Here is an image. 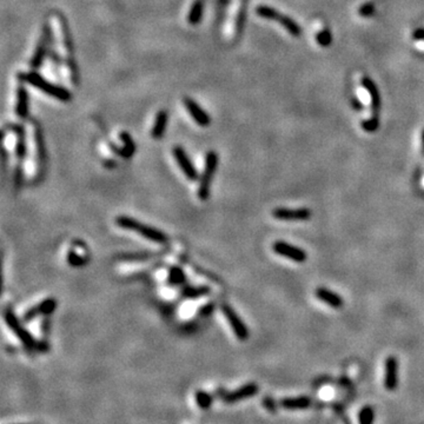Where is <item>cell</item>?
Instances as JSON below:
<instances>
[{
	"instance_id": "obj_1",
	"label": "cell",
	"mask_w": 424,
	"mask_h": 424,
	"mask_svg": "<svg viewBox=\"0 0 424 424\" xmlns=\"http://www.w3.org/2000/svg\"><path fill=\"white\" fill-rule=\"evenodd\" d=\"M115 223L117 224L118 228L123 229V230L136 232L139 236L150 240V242L164 245V244H167L168 240H170L167 234H165L164 231L153 228V226L144 224V223L139 222V220L132 218V217L130 216H125V214L117 216L115 219Z\"/></svg>"
},
{
	"instance_id": "obj_2",
	"label": "cell",
	"mask_w": 424,
	"mask_h": 424,
	"mask_svg": "<svg viewBox=\"0 0 424 424\" xmlns=\"http://www.w3.org/2000/svg\"><path fill=\"white\" fill-rule=\"evenodd\" d=\"M219 164V157L216 151H209L205 156L204 168H203L202 175L199 177V185L197 196L202 202H206L210 198L211 184L213 181V176L216 173Z\"/></svg>"
},
{
	"instance_id": "obj_3",
	"label": "cell",
	"mask_w": 424,
	"mask_h": 424,
	"mask_svg": "<svg viewBox=\"0 0 424 424\" xmlns=\"http://www.w3.org/2000/svg\"><path fill=\"white\" fill-rule=\"evenodd\" d=\"M4 319L5 323L10 328V330L17 336V338L19 339L20 343L23 344V347H24L28 353L38 350V342L36 341V338H34L30 331L25 329V327L22 324V322L19 321L12 309L5 310Z\"/></svg>"
},
{
	"instance_id": "obj_4",
	"label": "cell",
	"mask_w": 424,
	"mask_h": 424,
	"mask_svg": "<svg viewBox=\"0 0 424 424\" xmlns=\"http://www.w3.org/2000/svg\"><path fill=\"white\" fill-rule=\"evenodd\" d=\"M357 97L361 100V103L369 109L368 118H378L379 110V95L378 90L373 80L367 77H363L361 80V86L357 88Z\"/></svg>"
},
{
	"instance_id": "obj_5",
	"label": "cell",
	"mask_w": 424,
	"mask_h": 424,
	"mask_svg": "<svg viewBox=\"0 0 424 424\" xmlns=\"http://www.w3.org/2000/svg\"><path fill=\"white\" fill-rule=\"evenodd\" d=\"M25 80L27 83H30L32 86L43 91L44 94L51 95V97L56 98L58 100L62 101H69L71 100L72 94L69 90L62 88V86H57L54 84L50 83L48 80H46L45 78H43L42 75L37 72H30V73L25 74Z\"/></svg>"
},
{
	"instance_id": "obj_6",
	"label": "cell",
	"mask_w": 424,
	"mask_h": 424,
	"mask_svg": "<svg viewBox=\"0 0 424 424\" xmlns=\"http://www.w3.org/2000/svg\"><path fill=\"white\" fill-rule=\"evenodd\" d=\"M256 13L264 19L278 22L287 32H289L290 34H291V36L298 37L301 34V28L300 26L297 25V23L293 22V20L291 18H289L287 16L278 13L275 8L265 6V5H259V6L256 8Z\"/></svg>"
},
{
	"instance_id": "obj_7",
	"label": "cell",
	"mask_w": 424,
	"mask_h": 424,
	"mask_svg": "<svg viewBox=\"0 0 424 424\" xmlns=\"http://www.w3.org/2000/svg\"><path fill=\"white\" fill-rule=\"evenodd\" d=\"M220 309H222L223 315L225 316L226 321H228L229 325H230L232 332L235 333V336H236L240 342L248 341L250 336L249 328L246 327L245 323H244L243 319L238 316L236 310H235L234 307L228 303L222 304Z\"/></svg>"
},
{
	"instance_id": "obj_8",
	"label": "cell",
	"mask_w": 424,
	"mask_h": 424,
	"mask_svg": "<svg viewBox=\"0 0 424 424\" xmlns=\"http://www.w3.org/2000/svg\"><path fill=\"white\" fill-rule=\"evenodd\" d=\"M272 250L278 256L287 258V259L293 260L296 263H304L307 259L306 252L303 249L283 242V240H277V242L272 244Z\"/></svg>"
},
{
	"instance_id": "obj_9",
	"label": "cell",
	"mask_w": 424,
	"mask_h": 424,
	"mask_svg": "<svg viewBox=\"0 0 424 424\" xmlns=\"http://www.w3.org/2000/svg\"><path fill=\"white\" fill-rule=\"evenodd\" d=\"M173 157H175L177 164L181 167L182 172L184 173V176L187 177L188 181L190 182H196L199 179V173L197 171L196 166L193 165V163L191 162L190 157L187 155L185 150L182 146H175L173 147Z\"/></svg>"
},
{
	"instance_id": "obj_10",
	"label": "cell",
	"mask_w": 424,
	"mask_h": 424,
	"mask_svg": "<svg viewBox=\"0 0 424 424\" xmlns=\"http://www.w3.org/2000/svg\"><path fill=\"white\" fill-rule=\"evenodd\" d=\"M58 303L57 301L54 300V298H46V300L42 301L40 303L36 304V306H33L32 307L26 311L24 315H23V321L26 322V323H28V322H32L33 319H36L37 317H39V316H51L52 313L54 312V310L57 309Z\"/></svg>"
},
{
	"instance_id": "obj_11",
	"label": "cell",
	"mask_w": 424,
	"mask_h": 424,
	"mask_svg": "<svg viewBox=\"0 0 424 424\" xmlns=\"http://www.w3.org/2000/svg\"><path fill=\"white\" fill-rule=\"evenodd\" d=\"M312 212L306 208L301 209H285V208H277L272 211V216L274 218L278 220H284V222H304V220H309L311 218Z\"/></svg>"
},
{
	"instance_id": "obj_12",
	"label": "cell",
	"mask_w": 424,
	"mask_h": 424,
	"mask_svg": "<svg viewBox=\"0 0 424 424\" xmlns=\"http://www.w3.org/2000/svg\"><path fill=\"white\" fill-rule=\"evenodd\" d=\"M259 391V387H258L257 383H248V384H244L240 388H238L237 390L231 391V393H226L222 396V400L228 404H232V403L240 402L243 400H248L254 397L255 395L258 394Z\"/></svg>"
},
{
	"instance_id": "obj_13",
	"label": "cell",
	"mask_w": 424,
	"mask_h": 424,
	"mask_svg": "<svg viewBox=\"0 0 424 424\" xmlns=\"http://www.w3.org/2000/svg\"><path fill=\"white\" fill-rule=\"evenodd\" d=\"M399 385V361L395 356H389L384 363V387L393 391Z\"/></svg>"
},
{
	"instance_id": "obj_14",
	"label": "cell",
	"mask_w": 424,
	"mask_h": 424,
	"mask_svg": "<svg viewBox=\"0 0 424 424\" xmlns=\"http://www.w3.org/2000/svg\"><path fill=\"white\" fill-rule=\"evenodd\" d=\"M184 104L188 113L191 115V117H192L193 120L196 121V124H198L199 126L202 127H206L210 125L211 123L210 116H209L208 113H206L204 110H203L202 107L196 103V101L191 99V98H185Z\"/></svg>"
},
{
	"instance_id": "obj_15",
	"label": "cell",
	"mask_w": 424,
	"mask_h": 424,
	"mask_svg": "<svg viewBox=\"0 0 424 424\" xmlns=\"http://www.w3.org/2000/svg\"><path fill=\"white\" fill-rule=\"evenodd\" d=\"M315 295L319 301H322L323 303L327 304V306L333 307V309H339V307L343 306L344 304L343 298H342L341 296L337 295L336 292L331 291L329 289H327V287H317L315 291Z\"/></svg>"
},
{
	"instance_id": "obj_16",
	"label": "cell",
	"mask_w": 424,
	"mask_h": 424,
	"mask_svg": "<svg viewBox=\"0 0 424 424\" xmlns=\"http://www.w3.org/2000/svg\"><path fill=\"white\" fill-rule=\"evenodd\" d=\"M48 34H50V30H48V27H45L42 40H40L39 45H38L37 50L34 52V56L31 60V66L33 69L39 68V66L42 65L43 60H44L46 54V47H47V43H48Z\"/></svg>"
},
{
	"instance_id": "obj_17",
	"label": "cell",
	"mask_w": 424,
	"mask_h": 424,
	"mask_svg": "<svg viewBox=\"0 0 424 424\" xmlns=\"http://www.w3.org/2000/svg\"><path fill=\"white\" fill-rule=\"evenodd\" d=\"M28 98L27 91L25 88L20 86L18 89V94H17V106H16V113L19 118L25 119L28 116Z\"/></svg>"
},
{
	"instance_id": "obj_18",
	"label": "cell",
	"mask_w": 424,
	"mask_h": 424,
	"mask_svg": "<svg viewBox=\"0 0 424 424\" xmlns=\"http://www.w3.org/2000/svg\"><path fill=\"white\" fill-rule=\"evenodd\" d=\"M167 120H168L167 112L164 111V110H163V111H159L156 117L152 130H151V136H152V138L159 139L164 136V132L167 126Z\"/></svg>"
},
{
	"instance_id": "obj_19",
	"label": "cell",
	"mask_w": 424,
	"mask_h": 424,
	"mask_svg": "<svg viewBox=\"0 0 424 424\" xmlns=\"http://www.w3.org/2000/svg\"><path fill=\"white\" fill-rule=\"evenodd\" d=\"M188 282V277L185 271L183 270L181 266L173 265L168 269V275H167V283L171 286H179L184 285Z\"/></svg>"
},
{
	"instance_id": "obj_20",
	"label": "cell",
	"mask_w": 424,
	"mask_h": 424,
	"mask_svg": "<svg viewBox=\"0 0 424 424\" xmlns=\"http://www.w3.org/2000/svg\"><path fill=\"white\" fill-rule=\"evenodd\" d=\"M210 291L211 289L206 285H200V286L187 285L182 290V296L184 298H187V300H197V298L204 297V296L209 295Z\"/></svg>"
},
{
	"instance_id": "obj_21",
	"label": "cell",
	"mask_w": 424,
	"mask_h": 424,
	"mask_svg": "<svg viewBox=\"0 0 424 424\" xmlns=\"http://www.w3.org/2000/svg\"><path fill=\"white\" fill-rule=\"evenodd\" d=\"M310 400L307 397H296V399H284L281 400V406L287 410H298L310 406Z\"/></svg>"
},
{
	"instance_id": "obj_22",
	"label": "cell",
	"mask_w": 424,
	"mask_h": 424,
	"mask_svg": "<svg viewBox=\"0 0 424 424\" xmlns=\"http://www.w3.org/2000/svg\"><path fill=\"white\" fill-rule=\"evenodd\" d=\"M203 12H204V5H203L202 0H196L194 4L191 7L190 13L188 16V22L191 25H197L199 24L200 20H202Z\"/></svg>"
},
{
	"instance_id": "obj_23",
	"label": "cell",
	"mask_w": 424,
	"mask_h": 424,
	"mask_svg": "<svg viewBox=\"0 0 424 424\" xmlns=\"http://www.w3.org/2000/svg\"><path fill=\"white\" fill-rule=\"evenodd\" d=\"M194 400H196L197 405L203 410H208L211 408L212 402H213V396L209 394L208 391L204 390H197L194 393Z\"/></svg>"
},
{
	"instance_id": "obj_24",
	"label": "cell",
	"mask_w": 424,
	"mask_h": 424,
	"mask_svg": "<svg viewBox=\"0 0 424 424\" xmlns=\"http://www.w3.org/2000/svg\"><path fill=\"white\" fill-rule=\"evenodd\" d=\"M17 135H18V139H17V145H16V156L19 161H23L27 155V146L25 143V135H24V129L23 127H17Z\"/></svg>"
},
{
	"instance_id": "obj_25",
	"label": "cell",
	"mask_w": 424,
	"mask_h": 424,
	"mask_svg": "<svg viewBox=\"0 0 424 424\" xmlns=\"http://www.w3.org/2000/svg\"><path fill=\"white\" fill-rule=\"evenodd\" d=\"M155 256V252L150 251H139V252H131V254H123L118 258L121 260H145L150 259Z\"/></svg>"
},
{
	"instance_id": "obj_26",
	"label": "cell",
	"mask_w": 424,
	"mask_h": 424,
	"mask_svg": "<svg viewBox=\"0 0 424 424\" xmlns=\"http://www.w3.org/2000/svg\"><path fill=\"white\" fill-rule=\"evenodd\" d=\"M66 259H68L69 265L72 268H83L84 265H86V258L78 255L74 250H70Z\"/></svg>"
},
{
	"instance_id": "obj_27",
	"label": "cell",
	"mask_w": 424,
	"mask_h": 424,
	"mask_svg": "<svg viewBox=\"0 0 424 424\" xmlns=\"http://www.w3.org/2000/svg\"><path fill=\"white\" fill-rule=\"evenodd\" d=\"M331 40L332 39H331L330 32L325 27H323V26H319L317 28V32H316V42L318 43V45L327 47V46L331 44Z\"/></svg>"
},
{
	"instance_id": "obj_28",
	"label": "cell",
	"mask_w": 424,
	"mask_h": 424,
	"mask_svg": "<svg viewBox=\"0 0 424 424\" xmlns=\"http://www.w3.org/2000/svg\"><path fill=\"white\" fill-rule=\"evenodd\" d=\"M119 138H120V141H123L124 149H126L130 153H132L133 155V153H135V151H136V145H135V141H133L132 137L130 136V133L126 132V131L120 132V135H119Z\"/></svg>"
},
{
	"instance_id": "obj_29",
	"label": "cell",
	"mask_w": 424,
	"mask_h": 424,
	"mask_svg": "<svg viewBox=\"0 0 424 424\" xmlns=\"http://www.w3.org/2000/svg\"><path fill=\"white\" fill-rule=\"evenodd\" d=\"M374 410L370 406H365L359 412V423L361 424H373L374 422Z\"/></svg>"
},
{
	"instance_id": "obj_30",
	"label": "cell",
	"mask_w": 424,
	"mask_h": 424,
	"mask_svg": "<svg viewBox=\"0 0 424 424\" xmlns=\"http://www.w3.org/2000/svg\"><path fill=\"white\" fill-rule=\"evenodd\" d=\"M378 118H367L363 120L362 127L364 131L367 132H374L378 129Z\"/></svg>"
},
{
	"instance_id": "obj_31",
	"label": "cell",
	"mask_w": 424,
	"mask_h": 424,
	"mask_svg": "<svg viewBox=\"0 0 424 424\" xmlns=\"http://www.w3.org/2000/svg\"><path fill=\"white\" fill-rule=\"evenodd\" d=\"M375 12V6L373 2H367L363 6L359 7L358 13L361 17H370Z\"/></svg>"
},
{
	"instance_id": "obj_32",
	"label": "cell",
	"mask_w": 424,
	"mask_h": 424,
	"mask_svg": "<svg viewBox=\"0 0 424 424\" xmlns=\"http://www.w3.org/2000/svg\"><path fill=\"white\" fill-rule=\"evenodd\" d=\"M214 307H216V304H214V303L204 304V306H203L198 310L199 316H202V317H208V316H210L211 313L214 311Z\"/></svg>"
},
{
	"instance_id": "obj_33",
	"label": "cell",
	"mask_w": 424,
	"mask_h": 424,
	"mask_svg": "<svg viewBox=\"0 0 424 424\" xmlns=\"http://www.w3.org/2000/svg\"><path fill=\"white\" fill-rule=\"evenodd\" d=\"M263 404L265 406L266 409H268L269 411L274 412L276 411V405H275V400L271 399V397H265V399L263 400Z\"/></svg>"
},
{
	"instance_id": "obj_34",
	"label": "cell",
	"mask_w": 424,
	"mask_h": 424,
	"mask_svg": "<svg viewBox=\"0 0 424 424\" xmlns=\"http://www.w3.org/2000/svg\"><path fill=\"white\" fill-rule=\"evenodd\" d=\"M50 316H46L44 321H43V325H42V331H43V335L46 337V335H48V330H50Z\"/></svg>"
},
{
	"instance_id": "obj_35",
	"label": "cell",
	"mask_w": 424,
	"mask_h": 424,
	"mask_svg": "<svg viewBox=\"0 0 424 424\" xmlns=\"http://www.w3.org/2000/svg\"><path fill=\"white\" fill-rule=\"evenodd\" d=\"M412 38H414L415 40H422L424 39V30L423 28H417L416 31L412 33Z\"/></svg>"
},
{
	"instance_id": "obj_36",
	"label": "cell",
	"mask_w": 424,
	"mask_h": 424,
	"mask_svg": "<svg viewBox=\"0 0 424 424\" xmlns=\"http://www.w3.org/2000/svg\"><path fill=\"white\" fill-rule=\"evenodd\" d=\"M415 46H416L417 50L424 52V39L416 40V44H415Z\"/></svg>"
},
{
	"instance_id": "obj_37",
	"label": "cell",
	"mask_w": 424,
	"mask_h": 424,
	"mask_svg": "<svg viewBox=\"0 0 424 424\" xmlns=\"http://www.w3.org/2000/svg\"><path fill=\"white\" fill-rule=\"evenodd\" d=\"M422 153L424 155V130L422 131Z\"/></svg>"
}]
</instances>
